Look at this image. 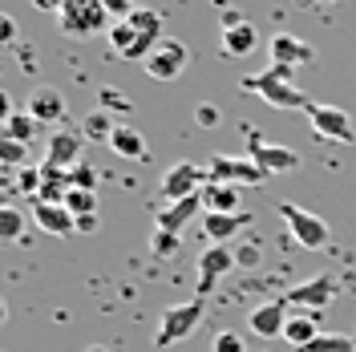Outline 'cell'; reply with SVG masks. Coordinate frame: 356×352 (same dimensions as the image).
Wrapping results in <instances>:
<instances>
[{
    "label": "cell",
    "mask_w": 356,
    "mask_h": 352,
    "mask_svg": "<svg viewBox=\"0 0 356 352\" xmlns=\"http://www.w3.org/2000/svg\"><path fill=\"white\" fill-rule=\"evenodd\" d=\"M110 41H113V49H118V57L146 61L158 45L166 41V37H162V17H158L154 8H134L130 17L113 21Z\"/></svg>",
    "instance_id": "6da1fadb"
},
{
    "label": "cell",
    "mask_w": 356,
    "mask_h": 352,
    "mask_svg": "<svg viewBox=\"0 0 356 352\" xmlns=\"http://www.w3.org/2000/svg\"><path fill=\"white\" fill-rule=\"evenodd\" d=\"M291 77H296V69L271 65V69H264V73H247L243 81H239V89H243V93H259L267 106H275V110H304L308 113L316 102H312Z\"/></svg>",
    "instance_id": "7a4b0ae2"
},
{
    "label": "cell",
    "mask_w": 356,
    "mask_h": 352,
    "mask_svg": "<svg viewBox=\"0 0 356 352\" xmlns=\"http://www.w3.org/2000/svg\"><path fill=\"white\" fill-rule=\"evenodd\" d=\"M202 320H207V300H202V296L182 300V304H170V308L158 316L154 344H158V349H175V344L191 340V336L202 328Z\"/></svg>",
    "instance_id": "3957f363"
},
{
    "label": "cell",
    "mask_w": 356,
    "mask_h": 352,
    "mask_svg": "<svg viewBox=\"0 0 356 352\" xmlns=\"http://www.w3.org/2000/svg\"><path fill=\"white\" fill-rule=\"evenodd\" d=\"M57 29L65 37H97V33L113 29V24L102 0H65L61 13H57Z\"/></svg>",
    "instance_id": "277c9868"
},
{
    "label": "cell",
    "mask_w": 356,
    "mask_h": 352,
    "mask_svg": "<svg viewBox=\"0 0 356 352\" xmlns=\"http://www.w3.org/2000/svg\"><path fill=\"white\" fill-rule=\"evenodd\" d=\"M207 175L211 182H227V186H264L267 170L255 162V158H235V154H211L207 158Z\"/></svg>",
    "instance_id": "5b68a950"
},
{
    "label": "cell",
    "mask_w": 356,
    "mask_h": 352,
    "mask_svg": "<svg viewBox=\"0 0 356 352\" xmlns=\"http://www.w3.org/2000/svg\"><path fill=\"white\" fill-rule=\"evenodd\" d=\"M280 219L288 223L291 239L300 243V247H308V251H320L332 239L328 223L320 219V215H312V211H304V207H296V202H280Z\"/></svg>",
    "instance_id": "8992f818"
},
{
    "label": "cell",
    "mask_w": 356,
    "mask_h": 352,
    "mask_svg": "<svg viewBox=\"0 0 356 352\" xmlns=\"http://www.w3.org/2000/svg\"><path fill=\"white\" fill-rule=\"evenodd\" d=\"M207 182H211L207 166H199V162H175V166L162 175V182H158V198H162V202H178V198L202 195Z\"/></svg>",
    "instance_id": "52a82bcc"
},
{
    "label": "cell",
    "mask_w": 356,
    "mask_h": 352,
    "mask_svg": "<svg viewBox=\"0 0 356 352\" xmlns=\"http://www.w3.org/2000/svg\"><path fill=\"white\" fill-rule=\"evenodd\" d=\"M308 126L316 138H328V142H340V146H353L356 142V126L348 110H340V106H312L308 110Z\"/></svg>",
    "instance_id": "ba28073f"
},
{
    "label": "cell",
    "mask_w": 356,
    "mask_h": 352,
    "mask_svg": "<svg viewBox=\"0 0 356 352\" xmlns=\"http://www.w3.org/2000/svg\"><path fill=\"white\" fill-rule=\"evenodd\" d=\"M291 300L288 296H280V300H267V304H255L251 316H247V328L255 332L259 340H284V328H288L291 320Z\"/></svg>",
    "instance_id": "9c48e42d"
},
{
    "label": "cell",
    "mask_w": 356,
    "mask_h": 352,
    "mask_svg": "<svg viewBox=\"0 0 356 352\" xmlns=\"http://www.w3.org/2000/svg\"><path fill=\"white\" fill-rule=\"evenodd\" d=\"M142 65H146V77H154V81H175L178 73L186 69V45L178 37H166Z\"/></svg>",
    "instance_id": "30bf717a"
},
{
    "label": "cell",
    "mask_w": 356,
    "mask_h": 352,
    "mask_svg": "<svg viewBox=\"0 0 356 352\" xmlns=\"http://www.w3.org/2000/svg\"><path fill=\"white\" fill-rule=\"evenodd\" d=\"M247 158H255L267 175H284V170H296L300 166V154L296 150L275 146V142H267V138H259V134H251V130H247Z\"/></svg>",
    "instance_id": "8fae6325"
},
{
    "label": "cell",
    "mask_w": 356,
    "mask_h": 352,
    "mask_svg": "<svg viewBox=\"0 0 356 352\" xmlns=\"http://www.w3.org/2000/svg\"><path fill=\"white\" fill-rule=\"evenodd\" d=\"M24 110L37 118V126H57V122H65V118H69V102H65V93H61V89L37 86L33 93H29Z\"/></svg>",
    "instance_id": "7c38bea8"
},
{
    "label": "cell",
    "mask_w": 356,
    "mask_h": 352,
    "mask_svg": "<svg viewBox=\"0 0 356 352\" xmlns=\"http://www.w3.org/2000/svg\"><path fill=\"white\" fill-rule=\"evenodd\" d=\"M81 146H86V134L77 130H57L44 146V166H57V170H73L81 166Z\"/></svg>",
    "instance_id": "4fadbf2b"
},
{
    "label": "cell",
    "mask_w": 356,
    "mask_h": 352,
    "mask_svg": "<svg viewBox=\"0 0 356 352\" xmlns=\"http://www.w3.org/2000/svg\"><path fill=\"white\" fill-rule=\"evenodd\" d=\"M231 267H235V251H231V247L211 243V247L202 251V255H199V296H202V300L211 296V287L219 284Z\"/></svg>",
    "instance_id": "5bb4252c"
},
{
    "label": "cell",
    "mask_w": 356,
    "mask_h": 352,
    "mask_svg": "<svg viewBox=\"0 0 356 352\" xmlns=\"http://www.w3.org/2000/svg\"><path fill=\"white\" fill-rule=\"evenodd\" d=\"M267 53H271V65H288V69L308 65L312 57H316V49L308 41H300V37H291V33H275L267 41Z\"/></svg>",
    "instance_id": "9a60e30c"
},
{
    "label": "cell",
    "mask_w": 356,
    "mask_h": 352,
    "mask_svg": "<svg viewBox=\"0 0 356 352\" xmlns=\"http://www.w3.org/2000/svg\"><path fill=\"white\" fill-rule=\"evenodd\" d=\"M288 300H291V308H296V312L328 308V304L336 300V280H332V275H316L312 284L291 287V291H288Z\"/></svg>",
    "instance_id": "2e32d148"
},
{
    "label": "cell",
    "mask_w": 356,
    "mask_h": 352,
    "mask_svg": "<svg viewBox=\"0 0 356 352\" xmlns=\"http://www.w3.org/2000/svg\"><path fill=\"white\" fill-rule=\"evenodd\" d=\"M33 223L41 227L44 235H57V239L77 231V219H73V211L65 202H37L33 198Z\"/></svg>",
    "instance_id": "e0dca14e"
},
{
    "label": "cell",
    "mask_w": 356,
    "mask_h": 352,
    "mask_svg": "<svg viewBox=\"0 0 356 352\" xmlns=\"http://www.w3.org/2000/svg\"><path fill=\"white\" fill-rule=\"evenodd\" d=\"M251 215L247 211H235V215H215V211H202V235L211 243H222V247H231V239H239V231H243Z\"/></svg>",
    "instance_id": "ac0fdd59"
},
{
    "label": "cell",
    "mask_w": 356,
    "mask_h": 352,
    "mask_svg": "<svg viewBox=\"0 0 356 352\" xmlns=\"http://www.w3.org/2000/svg\"><path fill=\"white\" fill-rule=\"evenodd\" d=\"M199 211H207V207H202V195H191V198H178V202H166V207H158L154 227H162V231H178V235H182V227L195 219Z\"/></svg>",
    "instance_id": "d6986e66"
},
{
    "label": "cell",
    "mask_w": 356,
    "mask_h": 352,
    "mask_svg": "<svg viewBox=\"0 0 356 352\" xmlns=\"http://www.w3.org/2000/svg\"><path fill=\"white\" fill-rule=\"evenodd\" d=\"M222 57H247V53H255L259 49V33H255V24H222Z\"/></svg>",
    "instance_id": "ffe728a7"
},
{
    "label": "cell",
    "mask_w": 356,
    "mask_h": 352,
    "mask_svg": "<svg viewBox=\"0 0 356 352\" xmlns=\"http://www.w3.org/2000/svg\"><path fill=\"white\" fill-rule=\"evenodd\" d=\"M320 336V320H316V312H291L288 328H284V340H288L296 352H304Z\"/></svg>",
    "instance_id": "44dd1931"
},
{
    "label": "cell",
    "mask_w": 356,
    "mask_h": 352,
    "mask_svg": "<svg viewBox=\"0 0 356 352\" xmlns=\"http://www.w3.org/2000/svg\"><path fill=\"white\" fill-rule=\"evenodd\" d=\"M202 207L215 211V215H235V211H239V186L207 182V186H202Z\"/></svg>",
    "instance_id": "7402d4cb"
},
{
    "label": "cell",
    "mask_w": 356,
    "mask_h": 352,
    "mask_svg": "<svg viewBox=\"0 0 356 352\" xmlns=\"http://www.w3.org/2000/svg\"><path fill=\"white\" fill-rule=\"evenodd\" d=\"M110 150L118 158H130V162H142V158L150 154V150H146V138L134 130V126H118V130H113Z\"/></svg>",
    "instance_id": "603a6c76"
},
{
    "label": "cell",
    "mask_w": 356,
    "mask_h": 352,
    "mask_svg": "<svg viewBox=\"0 0 356 352\" xmlns=\"http://www.w3.org/2000/svg\"><path fill=\"white\" fill-rule=\"evenodd\" d=\"M33 134H37V118L29 110H17V113H8L4 118V138H13V142H33Z\"/></svg>",
    "instance_id": "cb8c5ba5"
},
{
    "label": "cell",
    "mask_w": 356,
    "mask_h": 352,
    "mask_svg": "<svg viewBox=\"0 0 356 352\" xmlns=\"http://www.w3.org/2000/svg\"><path fill=\"white\" fill-rule=\"evenodd\" d=\"M304 352H356V336H340V332H320Z\"/></svg>",
    "instance_id": "d4e9b609"
},
{
    "label": "cell",
    "mask_w": 356,
    "mask_h": 352,
    "mask_svg": "<svg viewBox=\"0 0 356 352\" xmlns=\"http://www.w3.org/2000/svg\"><path fill=\"white\" fill-rule=\"evenodd\" d=\"M113 130H118V126L110 122V113H106V110H93L86 122H81V134H86V138H93V142H110Z\"/></svg>",
    "instance_id": "484cf974"
},
{
    "label": "cell",
    "mask_w": 356,
    "mask_h": 352,
    "mask_svg": "<svg viewBox=\"0 0 356 352\" xmlns=\"http://www.w3.org/2000/svg\"><path fill=\"white\" fill-rule=\"evenodd\" d=\"M150 251H154L158 259H175L178 251H182V235H178V231H162V227H154V235H150Z\"/></svg>",
    "instance_id": "4316f807"
},
{
    "label": "cell",
    "mask_w": 356,
    "mask_h": 352,
    "mask_svg": "<svg viewBox=\"0 0 356 352\" xmlns=\"http://www.w3.org/2000/svg\"><path fill=\"white\" fill-rule=\"evenodd\" d=\"M65 207L73 211V219H86V215H97V191H69L65 195Z\"/></svg>",
    "instance_id": "83f0119b"
},
{
    "label": "cell",
    "mask_w": 356,
    "mask_h": 352,
    "mask_svg": "<svg viewBox=\"0 0 356 352\" xmlns=\"http://www.w3.org/2000/svg\"><path fill=\"white\" fill-rule=\"evenodd\" d=\"M21 235H24V215H21V207H4V211H0V239L17 243Z\"/></svg>",
    "instance_id": "f1b7e54d"
},
{
    "label": "cell",
    "mask_w": 356,
    "mask_h": 352,
    "mask_svg": "<svg viewBox=\"0 0 356 352\" xmlns=\"http://www.w3.org/2000/svg\"><path fill=\"white\" fill-rule=\"evenodd\" d=\"M73 186H77V191H97V170L86 166V162L73 166V170H69V191H73Z\"/></svg>",
    "instance_id": "f546056e"
},
{
    "label": "cell",
    "mask_w": 356,
    "mask_h": 352,
    "mask_svg": "<svg viewBox=\"0 0 356 352\" xmlns=\"http://www.w3.org/2000/svg\"><path fill=\"white\" fill-rule=\"evenodd\" d=\"M211 352H247L243 349V336L239 332H215V340H211Z\"/></svg>",
    "instance_id": "4dcf8cb0"
},
{
    "label": "cell",
    "mask_w": 356,
    "mask_h": 352,
    "mask_svg": "<svg viewBox=\"0 0 356 352\" xmlns=\"http://www.w3.org/2000/svg\"><path fill=\"white\" fill-rule=\"evenodd\" d=\"M24 142H13V138H0V158H4V166H21L24 162Z\"/></svg>",
    "instance_id": "1f68e13d"
},
{
    "label": "cell",
    "mask_w": 356,
    "mask_h": 352,
    "mask_svg": "<svg viewBox=\"0 0 356 352\" xmlns=\"http://www.w3.org/2000/svg\"><path fill=\"white\" fill-rule=\"evenodd\" d=\"M17 191H24V195H41V170H29V166H24V170H17Z\"/></svg>",
    "instance_id": "d6a6232c"
},
{
    "label": "cell",
    "mask_w": 356,
    "mask_h": 352,
    "mask_svg": "<svg viewBox=\"0 0 356 352\" xmlns=\"http://www.w3.org/2000/svg\"><path fill=\"white\" fill-rule=\"evenodd\" d=\"M195 118H199V126H207V130H211V126H219V110H215L211 102H202V106H199V113H195Z\"/></svg>",
    "instance_id": "836d02e7"
},
{
    "label": "cell",
    "mask_w": 356,
    "mask_h": 352,
    "mask_svg": "<svg viewBox=\"0 0 356 352\" xmlns=\"http://www.w3.org/2000/svg\"><path fill=\"white\" fill-rule=\"evenodd\" d=\"M102 4H106V13H110V17H118V21L134 13V4H130V0H102Z\"/></svg>",
    "instance_id": "e575fe53"
},
{
    "label": "cell",
    "mask_w": 356,
    "mask_h": 352,
    "mask_svg": "<svg viewBox=\"0 0 356 352\" xmlns=\"http://www.w3.org/2000/svg\"><path fill=\"white\" fill-rule=\"evenodd\" d=\"M0 41L4 45L17 41V21H13V17H0Z\"/></svg>",
    "instance_id": "d590c367"
},
{
    "label": "cell",
    "mask_w": 356,
    "mask_h": 352,
    "mask_svg": "<svg viewBox=\"0 0 356 352\" xmlns=\"http://www.w3.org/2000/svg\"><path fill=\"white\" fill-rule=\"evenodd\" d=\"M33 4H37V8H41V13H53V17H57V13H61V4H65V0H33Z\"/></svg>",
    "instance_id": "8d00e7d4"
},
{
    "label": "cell",
    "mask_w": 356,
    "mask_h": 352,
    "mask_svg": "<svg viewBox=\"0 0 356 352\" xmlns=\"http://www.w3.org/2000/svg\"><path fill=\"white\" fill-rule=\"evenodd\" d=\"M102 102H106V106H118V110H130V102H122L113 89H106V93H102Z\"/></svg>",
    "instance_id": "74e56055"
},
{
    "label": "cell",
    "mask_w": 356,
    "mask_h": 352,
    "mask_svg": "<svg viewBox=\"0 0 356 352\" xmlns=\"http://www.w3.org/2000/svg\"><path fill=\"white\" fill-rule=\"evenodd\" d=\"M77 231H81V235L97 231V215H86V219H77Z\"/></svg>",
    "instance_id": "f35d334b"
},
{
    "label": "cell",
    "mask_w": 356,
    "mask_h": 352,
    "mask_svg": "<svg viewBox=\"0 0 356 352\" xmlns=\"http://www.w3.org/2000/svg\"><path fill=\"white\" fill-rule=\"evenodd\" d=\"M86 352H113V349H106V344H89Z\"/></svg>",
    "instance_id": "ab89813d"
},
{
    "label": "cell",
    "mask_w": 356,
    "mask_h": 352,
    "mask_svg": "<svg viewBox=\"0 0 356 352\" xmlns=\"http://www.w3.org/2000/svg\"><path fill=\"white\" fill-rule=\"evenodd\" d=\"M316 4H336V0H316Z\"/></svg>",
    "instance_id": "60d3db41"
}]
</instances>
